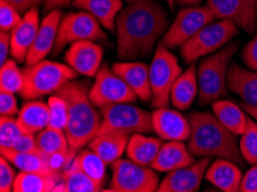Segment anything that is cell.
I'll return each mask as SVG.
<instances>
[{"label": "cell", "instance_id": "cell-12", "mask_svg": "<svg viewBox=\"0 0 257 192\" xmlns=\"http://www.w3.org/2000/svg\"><path fill=\"white\" fill-rule=\"evenodd\" d=\"M89 97L96 107L121 103H134L139 99L135 92L121 77L103 65L95 76V83L89 90Z\"/></svg>", "mask_w": 257, "mask_h": 192}, {"label": "cell", "instance_id": "cell-8", "mask_svg": "<svg viewBox=\"0 0 257 192\" xmlns=\"http://www.w3.org/2000/svg\"><path fill=\"white\" fill-rule=\"evenodd\" d=\"M102 125L98 135L121 132L126 135L149 134L154 131L151 113L131 105V103L112 104L100 108ZM97 135V136H98Z\"/></svg>", "mask_w": 257, "mask_h": 192}, {"label": "cell", "instance_id": "cell-50", "mask_svg": "<svg viewBox=\"0 0 257 192\" xmlns=\"http://www.w3.org/2000/svg\"><path fill=\"white\" fill-rule=\"evenodd\" d=\"M127 2H133V0H127Z\"/></svg>", "mask_w": 257, "mask_h": 192}, {"label": "cell", "instance_id": "cell-11", "mask_svg": "<svg viewBox=\"0 0 257 192\" xmlns=\"http://www.w3.org/2000/svg\"><path fill=\"white\" fill-rule=\"evenodd\" d=\"M216 20L208 6H190L179 11L177 18L162 38V44L167 49L180 48L203 27Z\"/></svg>", "mask_w": 257, "mask_h": 192}, {"label": "cell", "instance_id": "cell-33", "mask_svg": "<svg viewBox=\"0 0 257 192\" xmlns=\"http://www.w3.org/2000/svg\"><path fill=\"white\" fill-rule=\"evenodd\" d=\"M74 161L79 164L81 169H82L89 177H91L96 183H98L100 186L104 187L106 183V166L104 160L97 155L95 152L90 148H85L80 153H77Z\"/></svg>", "mask_w": 257, "mask_h": 192}, {"label": "cell", "instance_id": "cell-40", "mask_svg": "<svg viewBox=\"0 0 257 192\" xmlns=\"http://www.w3.org/2000/svg\"><path fill=\"white\" fill-rule=\"evenodd\" d=\"M15 93L0 91V115L2 116H15L19 114L18 100Z\"/></svg>", "mask_w": 257, "mask_h": 192}, {"label": "cell", "instance_id": "cell-42", "mask_svg": "<svg viewBox=\"0 0 257 192\" xmlns=\"http://www.w3.org/2000/svg\"><path fill=\"white\" fill-rule=\"evenodd\" d=\"M241 57L248 68L257 70V30L251 41L244 45Z\"/></svg>", "mask_w": 257, "mask_h": 192}, {"label": "cell", "instance_id": "cell-16", "mask_svg": "<svg viewBox=\"0 0 257 192\" xmlns=\"http://www.w3.org/2000/svg\"><path fill=\"white\" fill-rule=\"evenodd\" d=\"M151 116H153L154 131L161 139L167 142L171 140L185 142L189 139V121L181 113L167 107H162L156 108L151 113Z\"/></svg>", "mask_w": 257, "mask_h": 192}, {"label": "cell", "instance_id": "cell-1", "mask_svg": "<svg viewBox=\"0 0 257 192\" xmlns=\"http://www.w3.org/2000/svg\"><path fill=\"white\" fill-rule=\"evenodd\" d=\"M169 18L157 0H133L116 18V54L120 61L150 56L166 33Z\"/></svg>", "mask_w": 257, "mask_h": 192}, {"label": "cell", "instance_id": "cell-13", "mask_svg": "<svg viewBox=\"0 0 257 192\" xmlns=\"http://www.w3.org/2000/svg\"><path fill=\"white\" fill-rule=\"evenodd\" d=\"M216 19L229 20L249 35L257 30V0H208Z\"/></svg>", "mask_w": 257, "mask_h": 192}, {"label": "cell", "instance_id": "cell-43", "mask_svg": "<svg viewBox=\"0 0 257 192\" xmlns=\"http://www.w3.org/2000/svg\"><path fill=\"white\" fill-rule=\"evenodd\" d=\"M241 192H257V164H254L250 169L242 176L240 185Z\"/></svg>", "mask_w": 257, "mask_h": 192}, {"label": "cell", "instance_id": "cell-14", "mask_svg": "<svg viewBox=\"0 0 257 192\" xmlns=\"http://www.w3.org/2000/svg\"><path fill=\"white\" fill-rule=\"evenodd\" d=\"M104 51L100 45L93 41H79L72 43L65 53L66 65L73 68L77 74L95 77L102 67Z\"/></svg>", "mask_w": 257, "mask_h": 192}, {"label": "cell", "instance_id": "cell-49", "mask_svg": "<svg viewBox=\"0 0 257 192\" xmlns=\"http://www.w3.org/2000/svg\"><path fill=\"white\" fill-rule=\"evenodd\" d=\"M165 2L167 3V5H169V7L171 9V11H174V4H175V2L174 0H165Z\"/></svg>", "mask_w": 257, "mask_h": 192}, {"label": "cell", "instance_id": "cell-25", "mask_svg": "<svg viewBox=\"0 0 257 192\" xmlns=\"http://www.w3.org/2000/svg\"><path fill=\"white\" fill-rule=\"evenodd\" d=\"M2 155L9 161L20 169L27 173H38L45 175H61L60 171L54 169L50 163V159L44 153H26V152H18L11 148H0Z\"/></svg>", "mask_w": 257, "mask_h": 192}, {"label": "cell", "instance_id": "cell-2", "mask_svg": "<svg viewBox=\"0 0 257 192\" xmlns=\"http://www.w3.org/2000/svg\"><path fill=\"white\" fill-rule=\"evenodd\" d=\"M190 124L188 148L195 158H223L239 166L243 164L237 135L227 129L210 112H192L187 115Z\"/></svg>", "mask_w": 257, "mask_h": 192}, {"label": "cell", "instance_id": "cell-20", "mask_svg": "<svg viewBox=\"0 0 257 192\" xmlns=\"http://www.w3.org/2000/svg\"><path fill=\"white\" fill-rule=\"evenodd\" d=\"M242 176L239 164L223 158H217L210 163L205 173L206 181L224 192L240 191Z\"/></svg>", "mask_w": 257, "mask_h": 192}, {"label": "cell", "instance_id": "cell-45", "mask_svg": "<svg viewBox=\"0 0 257 192\" xmlns=\"http://www.w3.org/2000/svg\"><path fill=\"white\" fill-rule=\"evenodd\" d=\"M6 3L11 4L12 6L15 7L20 13H26L31 9L40 6V4L44 0H5Z\"/></svg>", "mask_w": 257, "mask_h": 192}, {"label": "cell", "instance_id": "cell-32", "mask_svg": "<svg viewBox=\"0 0 257 192\" xmlns=\"http://www.w3.org/2000/svg\"><path fill=\"white\" fill-rule=\"evenodd\" d=\"M36 142L41 151L48 156L57 154H66L71 150L67 136L64 130L46 127L42 131L35 135Z\"/></svg>", "mask_w": 257, "mask_h": 192}, {"label": "cell", "instance_id": "cell-24", "mask_svg": "<svg viewBox=\"0 0 257 192\" xmlns=\"http://www.w3.org/2000/svg\"><path fill=\"white\" fill-rule=\"evenodd\" d=\"M198 93V81L196 65L182 72L171 90V104L179 111H187L193 105Z\"/></svg>", "mask_w": 257, "mask_h": 192}, {"label": "cell", "instance_id": "cell-23", "mask_svg": "<svg viewBox=\"0 0 257 192\" xmlns=\"http://www.w3.org/2000/svg\"><path fill=\"white\" fill-rule=\"evenodd\" d=\"M72 5L89 12L110 33L115 31L116 18L123 7L122 0H74Z\"/></svg>", "mask_w": 257, "mask_h": 192}, {"label": "cell", "instance_id": "cell-21", "mask_svg": "<svg viewBox=\"0 0 257 192\" xmlns=\"http://www.w3.org/2000/svg\"><path fill=\"white\" fill-rule=\"evenodd\" d=\"M193 162H195V156L190 153L188 145L179 140H171L163 143L151 168L156 171L169 173L179 168L189 166Z\"/></svg>", "mask_w": 257, "mask_h": 192}, {"label": "cell", "instance_id": "cell-17", "mask_svg": "<svg viewBox=\"0 0 257 192\" xmlns=\"http://www.w3.org/2000/svg\"><path fill=\"white\" fill-rule=\"evenodd\" d=\"M40 26V13L37 7H35L26 12L22 21L11 31V54L14 60L26 62Z\"/></svg>", "mask_w": 257, "mask_h": 192}, {"label": "cell", "instance_id": "cell-36", "mask_svg": "<svg viewBox=\"0 0 257 192\" xmlns=\"http://www.w3.org/2000/svg\"><path fill=\"white\" fill-rule=\"evenodd\" d=\"M50 107V123L49 127L64 130L68 122V107L66 100L58 93H53V96L49 98Z\"/></svg>", "mask_w": 257, "mask_h": 192}, {"label": "cell", "instance_id": "cell-48", "mask_svg": "<svg viewBox=\"0 0 257 192\" xmlns=\"http://www.w3.org/2000/svg\"><path fill=\"white\" fill-rule=\"evenodd\" d=\"M174 2L179 4V5L190 7V6H198L202 2H203V0H174Z\"/></svg>", "mask_w": 257, "mask_h": 192}, {"label": "cell", "instance_id": "cell-46", "mask_svg": "<svg viewBox=\"0 0 257 192\" xmlns=\"http://www.w3.org/2000/svg\"><path fill=\"white\" fill-rule=\"evenodd\" d=\"M44 11L46 13L54 10H60L62 7H67L74 3V0H44Z\"/></svg>", "mask_w": 257, "mask_h": 192}, {"label": "cell", "instance_id": "cell-30", "mask_svg": "<svg viewBox=\"0 0 257 192\" xmlns=\"http://www.w3.org/2000/svg\"><path fill=\"white\" fill-rule=\"evenodd\" d=\"M102 190L103 187L89 177L74 160L66 169L62 170L61 182L56 189V191L66 192H97Z\"/></svg>", "mask_w": 257, "mask_h": 192}, {"label": "cell", "instance_id": "cell-37", "mask_svg": "<svg viewBox=\"0 0 257 192\" xmlns=\"http://www.w3.org/2000/svg\"><path fill=\"white\" fill-rule=\"evenodd\" d=\"M23 134L13 116L0 117V148H12Z\"/></svg>", "mask_w": 257, "mask_h": 192}, {"label": "cell", "instance_id": "cell-38", "mask_svg": "<svg viewBox=\"0 0 257 192\" xmlns=\"http://www.w3.org/2000/svg\"><path fill=\"white\" fill-rule=\"evenodd\" d=\"M21 13L5 0H0V29L11 33L22 21Z\"/></svg>", "mask_w": 257, "mask_h": 192}, {"label": "cell", "instance_id": "cell-15", "mask_svg": "<svg viewBox=\"0 0 257 192\" xmlns=\"http://www.w3.org/2000/svg\"><path fill=\"white\" fill-rule=\"evenodd\" d=\"M210 158H200L198 161L189 166L169 171L164 179L159 183L161 192H196L205 177L206 169L210 164Z\"/></svg>", "mask_w": 257, "mask_h": 192}, {"label": "cell", "instance_id": "cell-34", "mask_svg": "<svg viewBox=\"0 0 257 192\" xmlns=\"http://www.w3.org/2000/svg\"><path fill=\"white\" fill-rule=\"evenodd\" d=\"M17 60L9 59L0 66V91L20 93L25 84L23 72L18 67Z\"/></svg>", "mask_w": 257, "mask_h": 192}, {"label": "cell", "instance_id": "cell-31", "mask_svg": "<svg viewBox=\"0 0 257 192\" xmlns=\"http://www.w3.org/2000/svg\"><path fill=\"white\" fill-rule=\"evenodd\" d=\"M61 182V175H45L21 171L14 182V192H50L56 191Z\"/></svg>", "mask_w": 257, "mask_h": 192}, {"label": "cell", "instance_id": "cell-35", "mask_svg": "<svg viewBox=\"0 0 257 192\" xmlns=\"http://www.w3.org/2000/svg\"><path fill=\"white\" fill-rule=\"evenodd\" d=\"M241 155L249 164H257V122L249 115L247 127L239 142Z\"/></svg>", "mask_w": 257, "mask_h": 192}, {"label": "cell", "instance_id": "cell-22", "mask_svg": "<svg viewBox=\"0 0 257 192\" xmlns=\"http://www.w3.org/2000/svg\"><path fill=\"white\" fill-rule=\"evenodd\" d=\"M227 89L239 96L243 104L257 107V70L232 64L227 73Z\"/></svg>", "mask_w": 257, "mask_h": 192}, {"label": "cell", "instance_id": "cell-19", "mask_svg": "<svg viewBox=\"0 0 257 192\" xmlns=\"http://www.w3.org/2000/svg\"><path fill=\"white\" fill-rule=\"evenodd\" d=\"M112 70L130 85V88L143 103L153 99L149 80V66L139 61H119L113 64Z\"/></svg>", "mask_w": 257, "mask_h": 192}, {"label": "cell", "instance_id": "cell-3", "mask_svg": "<svg viewBox=\"0 0 257 192\" xmlns=\"http://www.w3.org/2000/svg\"><path fill=\"white\" fill-rule=\"evenodd\" d=\"M89 85L72 80L60 88V95L67 103L68 122L65 134L69 146L80 150L98 135L102 125V114L89 97Z\"/></svg>", "mask_w": 257, "mask_h": 192}, {"label": "cell", "instance_id": "cell-10", "mask_svg": "<svg viewBox=\"0 0 257 192\" xmlns=\"http://www.w3.org/2000/svg\"><path fill=\"white\" fill-rule=\"evenodd\" d=\"M106 34L98 20L87 11L68 13L61 18L53 52L58 54L67 45L79 41H104Z\"/></svg>", "mask_w": 257, "mask_h": 192}, {"label": "cell", "instance_id": "cell-39", "mask_svg": "<svg viewBox=\"0 0 257 192\" xmlns=\"http://www.w3.org/2000/svg\"><path fill=\"white\" fill-rule=\"evenodd\" d=\"M15 178H17V175L11 166V162L5 156L2 155V158H0V191H13Z\"/></svg>", "mask_w": 257, "mask_h": 192}, {"label": "cell", "instance_id": "cell-47", "mask_svg": "<svg viewBox=\"0 0 257 192\" xmlns=\"http://www.w3.org/2000/svg\"><path fill=\"white\" fill-rule=\"evenodd\" d=\"M241 107H243L244 112H246L248 115H250L252 119H254L257 122V107H255V106H249L246 104H242Z\"/></svg>", "mask_w": 257, "mask_h": 192}, {"label": "cell", "instance_id": "cell-44", "mask_svg": "<svg viewBox=\"0 0 257 192\" xmlns=\"http://www.w3.org/2000/svg\"><path fill=\"white\" fill-rule=\"evenodd\" d=\"M11 53V33L9 31H0V66H3L9 60Z\"/></svg>", "mask_w": 257, "mask_h": 192}, {"label": "cell", "instance_id": "cell-4", "mask_svg": "<svg viewBox=\"0 0 257 192\" xmlns=\"http://www.w3.org/2000/svg\"><path fill=\"white\" fill-rule=\"evenodd\" d=\"M239 44L229 42L223 49L209 54L197 66L198 103L209 105L227 95V73L229 62Z\"/></svg>", "mask_w": 257, "mask_h": 192}, {"label": "cell", "instance_id": "cell-29", "mask_svg": "<svg viewBox=\"0 0 257 192\" xmlns=\"http://www.w3.org/2000/svg\"><path fill=\"white\" fill-rule=\"evenodd\" d=\"M212 112L218 120L233 134L241 136L247 127V113L239 106L228 100H216L212 103Z\"/></svg>", "mask_w": 257, "mask_h": 192}, {"label": "cell", "instance_id": "cell-41", "mask_svg": "<svg viewBox=\"0 0 257 192\" xmlns=\"http://www.w3.org/2000/svg\"><path fill=\"white\" fill-rule=\"evenodd\" d=\"M11 150L18 152H26V153H43L41 148L38 147L36 137L30 134H22L17 143L13 145Z\"/></svg>", "mask_w": 257, "mask_h": 192}, {"label": "cell", "instance_id": "cell-5", "mask_svg": "<svg viewBox=\"0 0 257 192\" xmlns=\"http://www.w3.org/2000/svg\"><path fill=\"white\" fill-rule=\"evenodd\" d=\"M22 72L25 84L20 96L27 100L56 93L67 82L77 77V73L68 65L45 59L34 66H27Z\"/></svg>", "mask_w": 257, "mask_h": 192}, {"label": "cell", "instance_id": "cell-6", "mask_svg": "<svg viewBox=\"0 0 257 192\" xmlns=\"http://www.w3.org/2000/svg\"><path fill=\"white\" fill-rule=\"evenodd\" d=\"M239 28L229 20H218L203 27L189 41L180 46V54L187 64L217 52L237 36Z\"/></svg>", "mask_w": 257, "mask_h": 192}, {"label": "cell", "instance_id": "cell-26", "mask_svg": "<svg viewBox=\"0 0 257 192\" xmlns=\"http://www.w3.org/2000/svg\"><path fill=\"white\" fill-rule=\"evenodd\" d=\"M128 142H130V135L121 132H107L96 136L88 144V147L99 155L108 166L115 160L121 158L126 152Z\"/></svg>", "mask_w": 257, "mask_h": 192}, {"label": "cell", "instance_id": "cell-7", "mask_svg": "<svg viewBox=\"0 0 257 192\" xmlns=\"http://www.w3.org/2000/svg\"><path fill=\"white\" fill-rule=\"evenodd\" d=\"M181 74L182 67L179 65L177 57L161 43L156 49L153 62L149 66L153 107H169L171 103V90Z\"/></svg>", "mask_w": 257, "mask_h": 192}, {"label": "cell", "instance_id": "cell-9", "mask_svg": "<svg viewBox=\"0 0 257 192\" xmlns=\"http://www.w3.org/2000/svg\"><path fill=\"white\" fill-rule=\"evenodd\" d=\"M112 178L108 191L115 192H154L158 190L159 177L155 169L132 161L118 159L110 164Z\"/></svg>", "mask_w": 257, "mask_h": 192}, {"label": "cell", "instance_id": "cell-27", "mask_svg": "<svg viewBox=\"0 0 257 192\" xmlns=\"http://www.w3.org/2000/svg\"><path fill=\"white\" fill-rule=\"evenodd\" d=\"M18 123L23 134L36 135L43 129L49 127L50 107L43 101L31 100L23 104L18 114Z\"/></svg>", "mask_w": 257, "mask_h": 192}, {"label": "cell", "instance_id": "cell-18", "mask_svg": "<svg viewBox=\"0 0 257 192\" xmlns=\"http://www.w3.org/2000/svg\"><path fill=\"white\" fill-rule=\"evenodd\" d=\"M61 11L54 10L46 13L42 20L40 30L26 59V66H34L44 60L56 44L58 29L61 21Z\"/></svg>", "mask_w": 257, "mask_h": 192}, {"label": "cell", "instance_id": "cell-28", "mask_svg": "<svg viewBox=\"0 0 257 192\" xmlns=\"http://www.w3.org/2000/svg\"><path fill=\"white\" fill-rule=\"evenodd\" d=\"M162 145L163 139L161 138L144 136L143 134L136 132L130 137L126 154L132 161L141 164V166L151 167Z\"/></svg>", "mask_w": 257, "mask_h": 192}]
</instances>
